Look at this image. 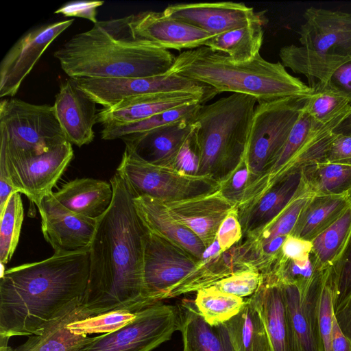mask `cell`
I'll list each match as a JSON object with an SVG mask.
<instances>
[{
    "label": "cell",
    "mask_w": 351,
    "mask_h": 351,
    "mask_svg": "<svg viewBox=\"0 0 351 351\" xmlns=\"http://www.w3.org/2000/svg\"><path fill=\"white\" fill-rule=\"evenodd\" d=\"M110 182L113 198L98 219L89 248L87 287L80 303L88 316L115 310L135 313L153 305L143 274L147 229L123 179L116 173Z\"/></svg>",
    "instance_id": "1"
},
{
    "label": "cell",
    "mask_w": 351,
    "mask_h": 351,
    "mask_svg": "<svg viewBox=\"0 0 351 351\" xmlns=\"http://www.w3.org/2000/svg\"><path fill=\"white\" fill-rule=\"evenodd\" d=\"M89 263L88 250L5 270L0 279V338L40 335L80 304Z\"/></svg>",
    "instance_id": "2"
},
{
    "label": "cell",
    "mask_w": 351,
    "mask_h": 351,
    "mask_svg": "<svg viewBox=\"0 0 351 351\" xmlns=\"http://www.w3.org/2000/svg\"><path fill=\"white\" fill-rule=\"evenodd\" d=\"M132 14L97 21L77 34L54 52L70 78H125L158 76L168 73L176 56L168 49L137 39Z\"/></svg>",
    "instance_id": "3"
},
{
    "label": "cell",
    "mask_w": 351,
    "mask_h": 351,
    "mask_svg": "<svg viewBox=\"0 0 351 351\" xmlns=\"http://www.w3.org/2000/svg\"><path fill=\"white\" fill-rule=\"evenodd\" d=\"M168 73L208 85L217 93L252 96L257 103L305 98L312 92L309 86L289 74L280 62H269L259 53L250 61L236 62L206 46L180 53Z\"/></svg>",
    "instance_id": "4"
},
{
    "label": "cell",
    "mask_w": 351,
    "mask_h": 351,
    "mask_svg": "<svg viewBox=\"0 0 351 351\" xmlns=\"http://www.w3.org/2000/svg\"><path fill=\"white\" fill-rule=\"evenodd\" d=\"M257 100L232 93L210 104H200L192 121L199 153L198 176L219 183L244 158Z\"/></svg>",
    "instance_id": "5"
},
{
    "label": "cell",
    "mask_w": 351,
    "mask_h": 351,
    "mask_svg": "<svg viewBox=\"0 0 351 351\" xmlns=\"http://www.w3.org/2000/svg\"><path fill=\"white\" fill-rule=\"evenodd\" d=\"M205 263L171 241L147 230L143 274L149 300L154 304L197 291L230 275L227 269L213 267Z\"/></svg>",
    "instance_id": "6"
},
{
    "label": "cell",
    "mask_w": 351,
    "mask_h": 351,
    "mask_svg": "<svg viewBox=\"0 0 351 351\" xmlns=\"http://www.w3.org/2000/svg\"><path fill=\"white\" fill-rule=\"evenodd\" d=\"M66 141L53 106L1 100V152L12 156H37Z\"/></svg>",
    "instance_id": "7"
},
{
    "label": "cell",
    "mask_w": 351,
    "mask_h": 351,
    "mask_svg": "<svg viewBox=\"0 0 351 351\" xmlns=\"http://www.w3.org/2000/svg\"><path fill=\"white\" fill-rule=\"evenodd\" d=\"M305 98H285L256 105L245 154L250 171L247 189L279 158Z\"/></svg>",
    "instance_id": "8"
},
{
    "label": "cell",
    "mask_w": 351,
    "mask_h": 351,
    "mask_svg": "<svg viewBox=\"0 0 351 351\" xmlns=\"http://www.w3.org/2000/svg\"><path fill=\"white\" fill-rule=\"evenodd\" d=\"M117 173L134 197L149 196L163 202L180 201L220 189V183L210 177L188 175L171 167L147 163L125 150Z\"/></svg>",
    "instance_id": "9"
},
{
    "label": "cell",
    "mask_w": 351,
    "mask_h": 351,
    "mask_svg": "<svg viewBox=\"0 0 351 351\" xmlns=\"http://www.w3.org/2000/svg\"><path fill=\"white\" fill-rule=\"evenodd\" d=\"M178 306L156 303L119 330L88 337L79 351H152L179 330Z\"/></svg>",
    "instance_id": "10"
},
{
    "label": "cell",
    "mask_w": 351,
    "mask_h": 351,
    "mask_svg": "<svg viewBox=\"0 0 351 351\" xmlns=\"http://www.w3.org/2000/svg\"><path fill=\"white\" fill-rule=\"evenodd\" d=\"M75 80L84 91L105 108L112 107L124 99L148 94L188 93L202 96L208 101L218 94L208 85L169 73L146 77Z\"/></svg>",
    "instance_id": "11"
},
{
    "label": "cell",
    "mask_w": 351,
    "mask_h": 351,
    "mask_svg": "<svg viewBox=\"0 0 351 351\" xmlns=\"http://www.w3.org/2000/svg\"><path fill=\"white\" fill-rule=\"evenodd\" d=\"M71 145L66 141L37 156H12L0 151V160L5 163L16 191L38 206L52 191L71 161L73 156Z\"/></svg>",
    "instance_id": "12"
},
{
    "label": "cell",
    "mask_w": 351,
    "mask_h": 351,
    "mask_svg": "<svg viewBox=\"0 0 351 351\" xmlns=\"http://www.w3.org/2000/svg\"><path fill=\"white\" fill-rule=\"evenodd\" d=\"M74 19L41 25L25 33L0 63V97H12L51 43Z\"/></svg>",
    "instance_id": "13"
},
{
    "label": "cell",
    "mask_w": 351,
    "mask_h": 351,
    "mask_svg": "<svg viewBox=\"0 0 351 351\" xmlns=\"http://www.w3.org/2000/svg\"><path fill=\"white\" fill-rule=\"evenodd\" d=\"M37 207L43 237L53 249L54 254L89 250L98 219L65 208L54 197L53 191L47 194Z\"/></svg>",
    "instance_id": "14"
},
{
    "label": "cell",
    "mask_w": 351,
    "mask_h": 351,
    "mask_svg": "<svg viewBox=\"0 0 351 351\" xmlns=\"http://www.w3.org/2000/svg\"><path fill=\"white\" fill-rule=\"evenodd\" d=\"M298 31L302 46L327 55L351 58V13L311 7Z\"/></svg>",
    "instance_id": "15"
},
{
    "label": "cell",
    "mask_w": 351,
    "mask_h": 351,
    "mask_svg": "<svg viewBox=\"0 0 351 351\" xmlns=\"http://www.w3.org/2000/svg\"><path fill=\"white\" fill-rule=\"evenodd\" d=\"M163 12L214 36L265 18L264 14L256 12L253 8L232 1L176 3L169 5Z\"/></svg>",
    "instance_id": "16"
},
{
    "label": "cell",
    "mask_w": 351,
    "mask_h": 351,
    "mask_svg": "<svg viewBox=\"0 0 351 351\" xmlns=\"http://www.w3.org/2000/svg\"><path fill=\"white\" fill-rule=\"evenodd\" d=\"M134 36L138 40L165 49H193L206 46L214 36L207 32L173 19L164 12L144 11L132 14Z\"/></svg>",
    "instance_id": "17"
},
{
    "label": "cell",
    "mask_w": 351,
    "mask_h": 351,
    "mask_svg": "<svg viewBox=\"0 0 351 351\" xmlns=\"http://www.w3.org/2000/svg\"><path fill=\"white\" fill-rule=\"evenodd\" d=\"M164 203L171 215L193 232L206 249L216 241L217 231L223 220L232 210L238 208L220 190Z\"/></svg>",
    "instance_id": "18"
},
{
    "label": "cell",
    "mask_w": 351,
    "mask_h": 351,
    "mask_svg": "<svg viewBox=\"0 0 351 351\" xmlns=\"http://www.w3.org/2000/svg\"><path fill=\"white\" fill-rule=\"evenodd\" d=\"M96 104L75 79L69 77L61 83L53 106L62 131L71 144L81 147L93 141V127L97 123Z\"/></svg>",
    "instance_id": "19"
},
{
    "label": "cell",
    "mask_w": 351,
    "mask_h": 351,
    "mask_svg": "<svg viewBox=\"0 0 351 351\" xmlns=\"http://www.w3.org/2000/svg\"><path fill=\"white\" fill-rule=\"evenodd\" d=\"M192 119L149 132L126 135L121 138L125 150L147 163L172 168L179 151L194 131Z\"/></svg>",
    "instance_id": "20"
},
{
    "label": "cell",
    "mask_w": 351,
    "mask_h": 351,
    "mask_svg": "<svg viewBox=\"0 0 351 351\" xmlns=\"http://www.w3.org/2000/svg\"><path fill=\"white\" fill-rule=\"evenodd\" d=\"M306 191L303 171H293L282 177L255 202L238 212L243 235L249 237L263 230Z\"/></svg>",
    "instance_id": "21"
},
{
    "label": "cell",
    "mask_w": 351,
    "mask_h": 351,
    "mask_svg": "<svg viewBox=\"0 0 351 351\" xmlns=\"http://www.w3.org/2000/svg\"><path fill=\"white\" fill-rule=\"evenodd\" d=\"M258 312L273 351H298L282 283L263 278L256 291L247 298Z\"/></svg>",
    "instance_id": "22"
},
{
    "label": "cell",
    "mask_w": 351,
    "mask_h": 351,
    "mask_svg": "<svg viewBox=\"0 0 351 351\" xmlns=\"http://www.w3.org/2000/svg\"><path fill=\"white\" fill-rule=\"evenodd\" d=\"M206 98L188 93H155L124 99L97 112V123L103 125L136 122L182 106L199 103Z\"/></svg>",
    "instance_id": "23"
},
{
    "label": "cell",
    "mask_w": 351,
    "mask_h": 351,
    "mask_svg": "<svg viewBox=\"0 0 351 351\" xmlns=\"http://www.w3.org/2000/svg\"><path fill=\"white\" fill-rule=\"evenodd\" d=\"M136 211L147 230L186 250L200 261L206 247L188 228L174 219L165 203L149 196L134 197Z\"/></svg>",
    "instance_id": "24"
},
{
    "label": "cell",
    "mask_w": 351,
    "mask_h": 351,
    "mask_svg": "<svg viewBox=\"0 0 351 351\" xmlns=\"http://www.w3.org/2000/svg\"><path fill=\"white\" fill-rule=\"evenodd\" d=\"M54 197L69 210L99 219L109 208L113 198L110 182L94 178H77L64 184Z\"/></svg>",
    "instance_id": "25"
},
{
    "label": "cell",
    "mask_w": 351,
    "mask_h": 351,
    "mask_svg": "<svg viewBox=\"0 0 351 351\" xmlns=\"http://www.w3.org/2000/svg\"><path fill=\"white\" fill-rule=\"evenodd\" d=\"M178 308L183 351H234L224 324H208L194 301L184 300Z\"/></svg>",
    "instance_id": "26"
},
{
    "label": "cell",
    "mask_w": 351,
    "mask_h": 351,
    "mask_svg": "<svg viewBox=\"0 0 351 351\" xmlns=\"http://www.w3.org/2000/svg\"><path fill=\"white\" fill-rule=\"evenodd\" d=\"M351 204V195H313L290 234L312 241L338 219Z\"/></svg>",
    "instance_id": "27"
},
{
    "label": "cell",
    "mask_w": 351,
    "mask_h": 351,
    "mask_svg": "<svg viewBox=\"0 0 351 351\" xmlns=\"http://www.w3.org/2000/svg\"><path fill=\"white\" fill-rule=\"evenodd\" d=\"M88 316L80 304L56 320L43 334L30 336L12 351H79L88 336L72 333L67 325Z\"/></svg>",
    "instance_id": "28"
},
{
    "label": "cell",
    "mask_w": 351,
    "mask_h": 351,
    "mask_svg": "<svg viewBox=\"0 0 351 351\" xmlns=\"http://www.w3.org/2000/svg\"><path fill=\"white\" fill-rule=\"evenodd\" d=\"M265 23L263 18L243 27L215 35L207 42L206 47L227 53L236 62L250 61L259 54Z\"/></svg>",
    "instance_id": "29"
},
{
    "label": "cell",
    "mask_w": 351,
    "mask_h": 351,
    "mask_svg": "<svg viewBox=\"0 0 351 351\" xmlns=\"http://www.w3.org/2000/svg\"><path fill=\"white\" fill-rule=\"evenodd\" d=\"M224 324L234 351H273L263 323L247 299L241 311Z\"/></svg>",
    "instance_id": "30"
},
{
    "label": "cell",
    "mask_w": 351,
    "mask_h": 351,
    "mask_svg": "<svg viewBox=\"0 0 351 351\" xmlns=\"http://www.w3.org/2000/svg\"><path fill=\"white\" fill-rule=\"evenodd\" d=\"M302 171L313 195H351V165L323 162Z\"/></svg>",
    "instance_id": "31"
},
{
    "label": "cell",
    "mask_w": 351,
    "mask_h": 351,
    "mask_svg": "<svg viewBox=\"0 0 351 351\" xmlns=\"http://www.w3.org/2000/svg\"><path fill=\"white\" fill-rule=\"evenodd\" d=\"M351 234V204L312 241V252L322 269L332 267L343 254Z\"/></svg>",
    "instance_id": "32"
},
{
    "label": "cell",
    "mask_w": 351,
    "mask_h": 351,
    "mask_svg": "<svg viewBox=\"0 0 351 351\" xmlns=\"http://www.w3.org/2000/svg\"><path fill=\"white\" fill-rule=\"evenodd\" d=\"M246 300L223 293L213 285L197 291L194 304L204 319L211 326L224 324L237 315Z\"/></svg>",
    "instance_id": "33"
},
{
    "label": "cell",
    "mask_w": 351,
    "mask_h": 351,
    "mask_svg": "<svg viewBox=\"0 0 351 351\" xmlns=\"http://www.w3.org/2000/svg\"><path fill=\"white\" fill-rule=\"evenodd\" d=\"M199 103H193L157 114L136 122L103 125L101 138L114 140L132 134L149 132L170 124L193 118Z\"/></svg>",
    "instance_id": "34"
},
{
    "label": "cell",
    "mask_w": 351,
    "mask_h": 351,
    "mask_svg": "<svg viewBox=\"0 0 351 351\" xmlns=\"http://www.w3.org/2000/svg\"><path fill=\"white\" fill-rule=\"evenodd\" d=\"M282 285L287 313L298 351H324L322 343L316 337L303 309L300 290L293 285Z\"/></svg>",
    "instance_id": "35"
},
{
    "label": "cell",
    "mask_w": 351,
    "mask_h": 351,
    "mask_svg": "<svg viewBox=\"0 0 351 351\" xmlns=\"http://www.w3.org/2000/svg\"><path fill=\"white\" fill-rule=\"evenodd\" d=\"M311 93L305 98L302 110L322 125L328 124L351 110L349 101L325 84L311 86Z\"/></svg>",
    "instance_id": "36"
},
{
    "label": "cell",
    "mask_w": 351,
    "mask_h": 351,
    "mask_svg": "<svg viewBox=\"0 0 351 351\" xmlns=\"http://www.w3.org/2000/svg\"><path fill=\"white\" fill-rule=\"evenodd\" d=\"M23 206L20 192L14 193L0 213V262L7 264L17 247L23 221Z\"/></svg>",
    "instance_id": "37"
},
{
    "label": "cell",
    "mask_w": 351,
    "mask_h": 351,
    "mask_svg": "<svg viewBox=\"0 0 351 351\" xmlns=\"http://www.w3.org/2000/svg\"><path fill=\"white\" fill-rule=\"evenodd\" d=\"M313 195L306 191L293 199L272 222L258 232L248 237L249 244L256 253L272 239L287 236L293 231L300 214Z\"/></svg>",
    "instance_id": "38"
},
{
    "label": "cell",
    "mask_w": 351,
    "mask_h": 351,
    "mask_svg": "<svg viewBox=\"0 0 351 351\" xmlns=\"http://www.w3.org/2000/svg\"><path fill=\"white\" fill-rule=\"evenodd\" d=\"M136 317V312L115 310L72 322L67 325L75 335L106 334L119 330Z\"/></svg>",
    "instance_id": "39"
},
{
    "label": "cell",
    "mask_w": 351,
    "mask_h": 351,
    "mask_svg": "<svg viewBox=\"0 0 351 351\" xmlns=\"http://www.w3.org/2000/svg\"><path fill=\"white\" fill-rule=\"evenodd\" d=\"M335 312L351 295V234L337 262L330 267Z\"/></svg>",
    "instance_id": "40"
},
{
    "label": "cell",
    "mask_w": 351,
    "mask_h": 351,
    "mask_svg": "<svg viewBox=\"0 0 351 351\" xmlns=\"http://www.w3.org/2000/svg\"><path fill=\"white\" fill-rule=\"evenodd\" d=\"M262 279L260 272L246 269L219 280L213 286L223 293L244 298L251 296L256 291Z\"/></svg>",
    "instance_id": "41"
},
{
    "label": "cell",
    "mask_w": 351,
    "mask_h": 351,
    "mask_svg": "<svg viewBox=\"0 0 351 351\" xmlns=\"http://www.w3.org/2000/svg\"><path fill=\"white\" fill-rule=\"evenodd\" d=\"M335 320L330 267L326 269L321 291L318 324L324 351H331V337Z\"/></svg>",
    "instance_id": "42"
},
{
    "label": "cell",
    "mask_w": 351,
    "mask_h": 351,
    "mask_svg": "<svg viewBox=\"0 0 351 351\" xmlns=\"http://www.w3.org/2000/svg\"><path fill=\"white\" fill-rule=\"evenodd\" d=\"M250 181V171L245 157L220 183V191L237 206L241 202Z\"/></svg>",
    "instance_id": "43"
},
{
    "label": "cell",
    "mask_w": 351,
    "mask_h": 351,
    "mask_svg": "<svg viewBox=\"0 0 351 351\" xmlns=\"http://www.w3.org/2000/svg\"><path fill=\"white\" fill-rule=\"evenodd\" d=\"M243 237L238 208L232 210L221 222L217 234L220 252H226Z\"/></svg>",
    "instance_id": "44"
},
{
    "label": "cell",
    "mask_w": 351,
    "mask_h": 351,
    "mask_svg": "<svg viewBox=\"0 0 351 351\" xmlns=\"http://www.w3.org/2000/svg\"><path fill=\"white\" fill-rule=\"evenodd\" d=\"M172 168L185 174L198 176L199 153L193 132L179 151Z\"/></svg>",
    "instance_id": "45"
},
{
    "label": "cell",
    "mask_w": 351,
    "mask_h": 351,
    "mask_svg": "<svg viewBox=\"0 0 351 351\" xmlns=\"http://www.w3.org/2000/svg\"><path fill=\"white\" fill-rule=\"evenodd\" d=\"M322 84L343 96L351 105V58L336 68Z\"/></svg>",
    "instance_id": "46"
},
{
    "label": "cell",
    "mask_w": 351,
    "mask_h": 351,
    "mask_svg": "<svg viewBox=\"0 0 351 351\" xmlns=\"http://www.w3.org/2000/svg\"><path fill=\"white\" fill-rule=\"evenodd\" d=\"M104 3L102 1H76L64 4L59 8L56 14H62L66 16L80 17L88 19L94 24L97 20V8Z\"/></svg>",
    "instance_id": "47"
},
{
    "label": "cell",
    "mask_w": 351,
    "mask_h": 351,
    "mask_svg": "<svg viewBox=\"0 0 351 351\" xmlns=\"http://www.w3.org/2000/svg\"><path fill=\"white\" fill-rule=\"evenodd\" d=\"M326 162L351 165V136L335 134L328 149Z\"/></svg>",
    "instance_id": "48"
},
{
    "label": "cell",
    "mask_w": 351,
    "mask_h": 351,
    "mask_svg": "<svg viewBox=\"0 0 351 351\" xmlns=\"http://www.w3.org/2000/svg\"><path fill=\"white\" fill-rule=\"evenodd\" d=\"M312 247L311 241L289 234L282 245L281 252L285 258L304 261L308 259Z\"/></svg>",
    "instance_id": "49"
},
{
    "label": "cell",
    "mask_w": 351,
    "mask_h": 351,
    "mask_svg": "<svg viewBox=\"0 0 351 351\" xmlns=\"http://www.w3.org/2000/svg\"><path fill=\"white\" fill-rule=\"evenodd\" d=\"M15 192L5 163L0 160V213L3 210L9 197Z\"/></svg>",
    "instance_id": "50"
},
{
    "label": "cell",
    "mask_w": 351,
    "mask_h": 351,
    "mask_svg": "<svg viewBox=\"0 0 351 351\" xmlns=\"http://www.w3.org/2000/svg\"><path fill=\"white\" fill-rule=\"evenodd\" d=\"M335 317L341 330L351 341V295L335 312Z\"/></svg>",
    "instance_id": "51"
},
{
    "label": "cell",
    "mask_w": 351,
    "mask_h": 351,
    "mask_svg": "<svg viewBox=\"0 0 351 351\" xmlns=\"http://www.w3.org/2000/svg\"><path fill=\"white\" fill-rule=\"evenodd\" d=\"M331 351H351V341L341 330L335 317L331 337Z\"/></svg>",
    "instance_id": "52"
},
{
    "label": "cell",
    "mask_w": 351,
    "mask_h": 351,
    "mask_svg": "<svg viewBox=\"0 0 351 351\" xmlns=\"http://www.w3.org/2000/svg\"><path fill=\"white\" fill-rule=\"evenodd\" d=\"M335 134L351 136V110L332 130Z\"/></svg>",
    "instance_id": "53"
},
{
    "label": "cell",
    "mask_w": 351,
    "mask_h": 351,
    "mask_svg": "<svg viewBox=\"0 0 351 351\" xmlns=\"http://www.w3.org/2000/svg\"><path fill=\"white\" fill-rule=\"evenodd\" d=\"M0 351H12V349L8 346V340L0 338Z\"/></svg>",
    "instance_id": "54"
}]
</instances>
